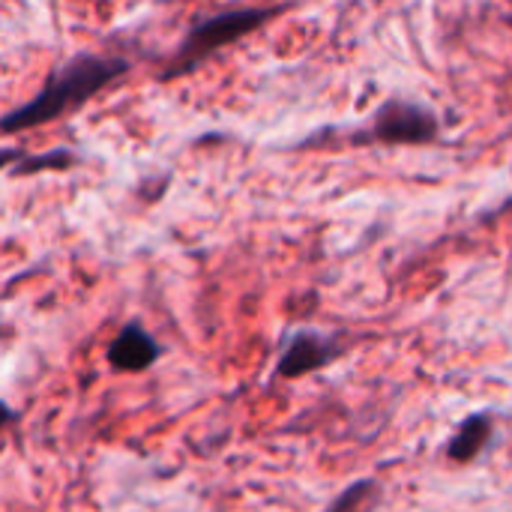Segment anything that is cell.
I'll use <instances>...</instances> for the list:
<instances>
[{
	"instance_id": "1",
	"label": "cell",
	"mask_w": 512,
	"mask_h": 512,
	"mask_svg": "<svg viewBox=\"0 0 512 512\" xmlns=\"http://www.w3.org/2000/svg\"><path fill=\"white\" fill-rule=\"evenodd\" d=\"M129 72H132V63L126 57L78 51L51 69V75L45 78V84L39 87L36 96L9 108L0 117V135H18L27 129L48 126L60 117H69V114L81 111L105 87L126 78Z\"/></svg>"
},
{
	"instance_id": "2",
	"label": "cell",
	"mask_w": 512,
	"mask_h": 512,
	"mask_svg": "<svg viewBox=\"0 0 512 512\" xmlns=\"http://www.w3.org/2000/svg\"><path fill=\"white\" fill-rule=\"evenodd\" d=\"M279 12H282V6H234V9H222V12L198 18L180 39L168 66L159 72V81H177L183 75H192L213 54H219L222 48L261 30Z\"/></svg>"
},
{
	"instance_id": "3",
	"label": "cell",
	"mask_w": 512,
	"mask_h": 512,
	"mask_svg": "<svg viewBox=\"0 0 512 512\" xmlns=\"http://www.w3.org/2000/svg\"><path fill=\"white\" fill-rule=\"evenodd\" d=\"M441 138V117L420 99L387 96L360 132V141L381 147H429Z\"/></svg>"
},
{
	"instance_id": "4",
	"label": "cell",
	"mask_w": 512,
	"mask_h": 512,
	"mask_svg": "<svg viewBox=\"0 0 512 512\" xmlns=\"http://www.w3.org/2000/svg\"><path fill=\"white\" fill-rule=\"evenodd\" d=\"M342 357H345V345H342L339 336L315 330V327H297L282 342L273 375L279 381H300L306 375L330 369Z\"/></svg>"
},
{
	"instance_id": "5",
	"label": "cell",
	"mask_w": 512,
	"mask_h": 512,
	"mask_svg": "<svg viewBox=\"0 0 512 512\" xmlns=\"http://www.w3.org/2000/svg\"><path fill=\"white\" fill-rule=\"evenodd\" d=\"M105 360L120 375H138L153 369L162 360V345L144 330L141 321H129L120 327V333L108 342Z\"/></svg>"
},
{
	"instance_id": "6",
	"label": "cell",
	"mask_w": 512,
	"mask_h": 512,
	"mask_svg": "<svg viewBox=\"0 0 512 512\" xmlns=\"http://www.w3.org/2000/svg\"><path fill=\"white\" fill-rule=\"evenodd\" d=\"M495 423H498V417L489 408L468 414L456 426V432L447 438L444 459L453 462V465H471L474 459H480L486 453V447L492 444V438H495Z\"/></svg>"
},
{
	"instance_id": "7",
	"label": "cell",
	"mask_w": 512,
	"mask_h": 512,
	"mask_svg": "<svg viewBox=\"0 0 512 512\" xmlns=\"http://www.w3.org/2000/svg\"><path fill=\"white\" fill-rule=\"evenodd\" d=\"M81 162V156L69 147H54L45 153H21L12 165H9V177H36L45 171H69Z\"/></svg>"
},
{
	"instance_id": "8",
	"label": "cell",
	"mask_w": 512,
	"mask_h": 512,
	"mask_svg": "<svg viewBox=\"0 0 512 512\" xmlns=\"http://www.w3.org/2000/svg\"><path fill=\"white\" fill-rule=\"evenodd\" d=\"M384 501V486L375 477H360L348 483L324 512H375Z\"/></svg>"
},
{
	"instance_id": "9",
	"label": "cell",
	"mask_w": 512,
	"mask_h": 512,
	"mask_svg": "<svg viewBox=\"0 0 512 512\" xmlns=\"http://www.w3.org/2000/svg\"><path fill=\"white\" fill-rule=\"evenodd\" d=\"M15 417H18V414H15V408H9L6 402H0V432H3L9 423H15Z\"/></svg>"
}]
</instances>
